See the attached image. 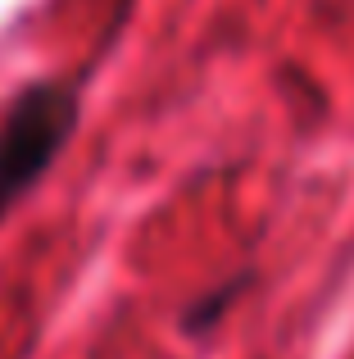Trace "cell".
<instances>
[{"instance_id":"cell-1","label":"cell","mask_w":354,"mask_h":359,"mask_svg":"<svg viewBox=\"0 0 354 359\" xmlns=\"http://www.w3.org/2000/svg\"><path fill=\"white\" fill-rule=\"evenodd\" d=\"M78 128V96L64 82H32L0 114V219L41 182Z\"/></svg>"}]
</instances>
